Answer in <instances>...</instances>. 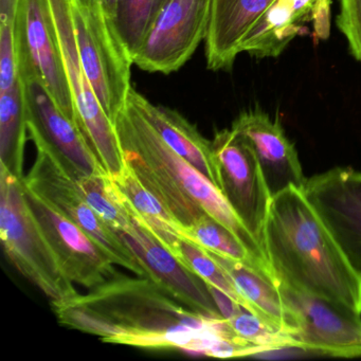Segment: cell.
Segmentation results:
<instances>
[{
    "label": "cell",
    "mask_w": 361,
    "mask_h": 361,
    "mask_svg": "<svg viewBox=\"0 0 361 361\" xmlns=\"http://www.w3.org/2000/svg\"><path fill=\"white\" fill-rule=\"evenodd\" d=\"M28 138L24 85L20 80L11 90L0 94V166L20 179L25 176Z\"/></svg>",
    "instance_id": "22"
},
{
    "label": "cell",
    "mask_w": 361,
    "mask_h": 361,
    "mask_svg": "<svg viewBox=\"0 0 361 361\" xmlns=\"http://www.w3.org/2000/svg\"><path fill=\"white\" fill-rule=\"evenodd\" d=\"M286 310V333L295 348L341 358L361 357V314L278 282Z\"/></svg>",
    "instance_id": "7"
},
{
    "label": "cell",
    "mask_w": 361,
    "mask_h": 361,
    "mask_svg": "<svg viewBox=\"0 0 361 361\" xmlns=\"http://www.w3.org/2000/svg\"><path fill=\"white\" fill-rule=\"evenodd\" d=\"M228 323L236 336L261 346L265 352L287 348H295L288 334L276 329L245 307Z\"/></svg>",
    "instance_id": "26"
},
{
    "label": "cell",
    "mask_w": 361,
    "mask_h": 361,
    "mask_svg": "<svg viewBox=\"0 0 361 361\" xmlns=\"http://www.w3.org/2000/svg\"><path fill=\"white\" fill-rule=\"evenodd\" d=\"M168 0H117L115 28L132 59Z\"/></svg>",
    "instance_id": "24"
},
{
    "label": "cell",
    "mask_w": 361,
    "mask_h": 361,
    "mask_svg": "<svg viewBox=\"0 0 361 361\" xmlns=\"http://www.w3.org/2000/svg\"><path fill=\"white\" fill-rule=\"evenodd\" d=\"M71 7L84 71L103 111L114 124L126 107L133 88L132 56L99 0H71Z\"/></svg>",
    "instance_id": "5"
},
{
    "label": "cell",
    "mask_w": 361,
    "mask_h": 361,
    "mask_svg": "<svg viewBox=\"0 0 361 361\" xmlns=\"http://www.w3.org/2000/svg\"><path fill=\"white\" fill-rule=\"evenodd\" d=\"M337 26L345 37L353 56L361 62V0H340Z\"/></svg>",
    "instance_id": "28"
},
{
    "label": "cell",
    "mask_w": 361,
    "mask_h": 361,
    "mask_svg": "<svg viewBox=\"0 0 361 361\" xmlns=\"http://www.w3.org/2000/svg\"><path fill=\"white\" fill-rule=\"evenodd\" d=\"M231 128L255 152L271 198L289 188L303 190L307 178L295 145L287 138L280 121L255 109L240 114Z\"/></svg>",
    "instance_id": "16"
},
{
    "label": "cell",
    "mask_w": 361,
    "mask_h": 361,
    "mask_svg": "<svg viewBox=\"0 0 361 361\" xmlns=\"http://www.w3.org/2000/svg\"><path fill=\"white\" fill-rule=\"evenodd\" d=\"M20 80L24 85L29 139L45 143L73 177L106 174L79 126L58 106L44 84L35 77Z\"/></svg>",
    "instance_id": "14"
},
{
    "label": "cell",
    "mask_w": 361,
    "mask_h": 361,
    "mask_svg": "<svg viewBox=\"0 0 361 361\" xmlns=\"http://www.w3.org/2000/svg\"><path fill=\"white\" fill-rule=\"evenodd\" d=\"M274 0H212L206 37L207 67L229 71L249 31Z\"/></svg>",
    "instance_id": "18"
},
{
    "label": "cell",
    "mask_w": 361,
    "mask_h": 361,
    "mask_svg": "<svg viewBox=\"0 0 361 361\" xmlns=\"http://www.w3.org/2000/svg\"><path fill=\"white\" fill-rule=\"evenodd\" d=\"M13 33L20 79L37 78L58 106L77 123L49 1L18 0Z\"/></svg>",
    "instance_id": "9"
},
{
    "label": "cell",
    "mask_w": 361,
    "mask_h": 361,
    "mask_svg": "<svg viewBox=\"0 0 361 361\" xmlns=\"http://www.w3.org/2000/svg\"><path fill=\"white\" fill-rule=\"evenodd\" d=\"M265 251L278 282L361 314V279L301 190L289 188L272 197Z\"/></svg>",
    "instance_id": "2"
},
{
    "label": "cell",
    "mask_w": 361,
    "mask_h": 361,
    "mask_svg": "<svg viewBox=\"0 0 361 361\" xmlns=\"http://www.w3.org/2000/svg\"><path fill=\"white\" fill-rule=\"evenodd\" d=\"M33 143L37 147V159L28 174L23 177L25 187L94 238L113 257L116 265L147 278V270L134 253L86 202L59 156L42 141Z\"/></svg>",
    "instance_id": "6"
},
{
    "label": "cell",
    "mask_w": 361,
    "mask_h": 361,
    "mask_svg": "<svg viewBox=\"0 0 361 361\" xmlns=\"http://www.w3.org/2000/svg\"><path fill=\"white\" fill-rule=\"evenodd\" d=\"M20 80L13 22L0 20V94L11 90Z\"/></svg>",
    "instance_id": "27"
},
{
    "label": "cell",
    "mask_w": 361,
    "mask_h": 361,
    "mask_svg": "<svg viewBox=\"0 0 361 361\" xmlns=\"http://www.w3.org/2000/svg\"><path fill=\"white\" fill-rule=\"evenodd\" d=\"M212 149L221 193L266 255L265 227L272 198L255 152L232 128L215 134Z\"/></svg>",
    "instance_id": "11"
},
{
    "label": "cell",
    "mask_w": 361,
    "mask_h": 361,
    "mask_svg": "<svg viewBox=\"0 0 361 361\" xmlns=\"http://www.w3.org/2000/svg\"><path fill=\"white\" fill-rule=\"evenodd\" d=\"M128 102L145 118L175 153L185 158L221 191V174L212 141L204 138L180 114L161 105H154L134 88L128 94Z\"/></svg>",
    "instance_id": "17"
},
{
    "label": "cell",
    "mask_w": 361,
    "mask_h": 361,
    "mask_svg": "<svg viewBox=\"0 0 361 361\" xmlns=\"http://www.w3.org/2000/svg\"><path fill=\"white\" fill-rule=\"evenodd\" d=\"M48 1L73 94L78 126L106 174L111 178L119 176L126 170V161L115 126L103 111L84 71L78 50L71 0Z\"/></svg>",
    "instance_id": "8"
},
{
    "label": "cell",
    "mask_w": 361,
    "mask_h": 361,
    "mask_svg": "<svg viewBox=\"0 0 361 361\" xmlns=\"http://www.w3.org/2000/svg\"><path fill=\"white\" fill-rule=\"evenodd\" d=\"M128 213L130 223L116 233L142 264L147 278L155 281L191 310L223 318L207 283L164 248L130 211Z\"/></svg>",
    "instance_id": "15"
},
{
    "label": "cell",
    "mask_w": 361,
    "mask_h": 361,
    "mask_svg": "<svg viewBox=\"0 0 361 361\" xmlns=\"http://www.w3.org/2000/svg\"><path fill=\"white\" fill-rule=\"evenodd\" d=\"M25 191L44 235L73 283L92 289L120 276L113 257L94 238L26 187Z\"/></svg>",
    "instance_id": "13"
},
{
    "label": "cell",
    "mask_w": 361,
    "mask_h": 361,
    "mask_svg": "<svg viewBox=\"0 0 361 361\" xmlns=\"http://www.w3.org/2000/svg\"><path fill=\"white\" fill-rule=\"evenodd\" d=\"M333 0H316L312 12L314 37L318 39H329L331 32V6Z\"/></svg>",
    "instance_id": "29"
},
{
    "label": "cell",
    "mask_w": 361,
    "mask_h": 361,
    "mask_svg": "<svg viewBox=\"0 0 361 361\" xmlns=\"http://www.w3.org/2000/svg\"><path fill=\"white\" fill-rule=\"evenodd\" d=\"M316 0H274L243 41L240 52L255 58H276L312 22Z\"/></svg>",
    "instance_id": "19"
},
{
    "label": "cell",
    "mask_w": 361,
    "mask_h": 361,
    "mask_svg": "<svg viewBox=\"0 0 361 361\" xmlns=\"http://www.w3.org/2000/svg\"><path fill=\"white\" fill-rule=\"evenodd\" d=\"M51 308L60 324L106 343L210 356L221 339L234 335L225 319L191 310L147 276L120 274L86 295L51 301Z\"/></svg>",
    "instance_id": "1"
},
{
    "label": "cell",
    "mask_w": 361,
    "mask_h": 361,
    "mask_svg": "<svg viewBox=\"0 0 361 361\" xmlns=\"http://www.w3.org/2000/svg\"><path fill=\"white\" fill-rule=\"evenodd\" d=\"M179 253L180 262L183 265L195 272L204 282L221 289L232 299L235 300L243 307L248 310L246 300L236 288L229 274L221 267V264L214 259L210 251L198 246L191 240H181L179 243Z\"/></svg>",
    "instance_id": "25"
},
{
    "label": "cell",
    "mask_w": 361,
    "mask_h": 361,
    "mask_svg": "<svg viewBox=\"0 0 361 361\" xmlns=\"http://www.w3.org/2000/svg\"><path fill=\"white\" fill-rule=\"evenodd\" d=\"M99 3L102 6L106 16L115 23L116 8H117V0H99Z\"/></svg>",
    "instance_id": "32"
},
{
    "label": "cell",
    "mask_w": 361,
    "mask_h": 361,
    "mask_svg": "<svg viewBox=\"0 0 361 361\" xmlns=\"http://www.w3.org/2000/svg\"><path fill=\"white\" fill-rule=\"evenodd\" d=\"M302 192L361 279V172L331 169L307 179Z\"/></svg>",
    "instance_id": "12"
},
{
    "label": "cell",
    "mask_w": 361,
    "mask_h": 361,
    "mask_svg": "<svg viewBox=\"0 0 361 361\" xmlns=\"http://www.w3.org/2000/svg\"><path fill=\"white\" fill-rule=\"evenodd\" d=\"M18 0H0V20L14 22Z\"/></svg>",
    "instance_id": "31"
},
{
    "label": "cell",
    "mask_w": 361,
    "mask_h": 361,
    "mask_svg": "<svg viewBox=\"0 0 361 361\" xmlns=\"http://www.w3.org/2000/svg\"><path fill=\"white\" fill-rule=\"evenodd\" d=\"M185 231L187 240L195 243L206 250L246 264L269 274L276 280L274 270L269 266L257 259L233 232L210 215H204L197 223L187 228Z\"/></svg>",
    "instance_id": "23"
},
{
    "label": "cell",
    "mask_w": 361,
    "mask_h": 361,
    "mask_svg": "<svg viewBox=\"0 0 361 361\" xmlns=\"http://www.w3.org/2000/svg\"><path fill=\"white\" fill-rule=\"evenodd\" d=\"M111 179L128 210L147 228L164 248L180 261L179 243L181 240H187L185 228L153 194L141 185L128 164L119 176Z\"/></svg>",
    "instance_id": "20"
},
{
    "label": "cell",
    "mask_w": 361,
    "mask_h": 361,
    "mask_svg": "<svg viewBox=\"0 0 361 361\" xmlns=\"http://www.w3.org/2000/svg\"><path fill=\"white\" fill-rule=\"evenodd\" d=\"M211 252V251H210ZM229 274L249 312L286 333V310L279 289L278 281L269 274L234 259L211 252Z\"/></svg>",
    "instance_id": "21"
},
{
    "label": "cell",
    "mask_w": 361,
    "mask_h": 361,
    "mask_svg": "<svg viewBox=\"0 0 361 361\" xmlns=\"http://www.w3.org/2000/svg\"><path fill=\"white\" fill-rule=\"evenodd\" d=\"M0 238L10 261L50 301H62L79 293L29 206L23 178L3 166H0Z\"/></svg>",
    "instance_id": "4"
},
{
    "label": "cell",
    "mask_w": 361,
    "mask_h": 361,
    "mask_svg": "<svg viewBox=\"0 0 361 361\" xmlns=\"http://www.w3.org/2000/svg\"><path fill=\"white\" fill-rule=\"evenodd\" d=\"M207 286H208L209 291H210L219 312L226 321L231 320L243 310V306L240 304H238L235 300L232 299L230 295L221 291V289L216 288L208 283H207Z\"/></svg>",
    "instance_id": "30"
},
{
    "label": "cell",
    "mask_w": 361,
    "mask_h": 361,
    "mask_svg": "<svg viewBox=\"0 0 361 361\" xmlns=\"http://www.w3.org/2000/svg\"><path fill=\"white\" fill-rule=\"evenodd\" d=\"M114 126L126 164L141 185L185 229L209 214L233 232L257 259L271 268L263 249L221 190L175 153L133 105L126 102Z\"/></svg>",
    "instance_id": "3"
},
{
    "label": "cell",
    "mask_w": 361,
    "mask_h": 361,
    "mask_svg": "<svg viewBox=\"0 0 361 361\" xmlns=\"http://www.w3.org/2000/svg\"><path fill=\"white\" fill-rule=\"evenodd\" d=\"M212 0H168L133 58L141 71H178L206 41Z\"/></svg>",
    "instance_id": "10"
}]
</instances>
